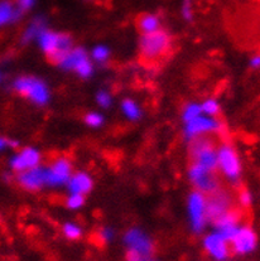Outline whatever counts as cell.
<instances>
[{
    "mask_svg": "<svg viewBox=\"0 0 260 261\" xmlns=\"http://www.w3.org/2000/svg\"><path fill=\"white\" fill-rule=\"evenodd\" d=\"M96 100L97 103H99L101 108H109V106L111 105V96L105 91L99 92L96 96Z\"/></svg>",
    "mask_w": 260,
    "mask_h": 261,
    "instance_id": "f546056e",
    "label": "cell"
},
{
    "mask_svg": "<svg viewBox=\"0 0 260 261\" xmlns=\"http://www.w3.org/2000/svg\"><path fill=\"white\" fill-rule=\"evenodd\" d=\"M216 168L231 180H236L241 174V162L238 153L230 144H222L216 153Z\"/></svg>",
    "mask_w": 260,
    "mask_h": 261,
    "instance_id": "5b68a950",
    "label": "cell"
},
{
    "mask_svg": "<svg viewBox=\"0 0 260 261\" xmlns=\"http://www.w3.org/2000/svg\"><path fill=\"white\" fill-rule=\"evenodd\" d=\"M92 71H94V66H92L91 61L89 60V57L85 58L84 61H81V62L77 65V67L75 68L76 73H77L79 76H81L82 79H87V77L91 76Z\"/></svg>",
    "mask_w": 260,
    "mask_h": 261,
    "instance_id": "cb8c5ba5",
    "label": "cell"
},
{
    "mask_svg": "<svg viewBox=\"0 0 260 261\" xmlns=\"http://www.w3.org/2000/svg\"><path fill=\"white\" fill-rule=\"evenodd\" d=\"M41 161L42 155L37 149L24 148L10 159V167L13 170L20 173L38 167L41 164Z\"/></svg>",
    "mask_w": 260,
    "mask_h": 261,
    "instance_id": "4fadbf2b",
    "label": "cell"
},
{
    "mask_svg": "<svg viewBox=\"0 0 260 261\" xmlns=\"http://www.w3.org/2000/svg\"><path fill=\"white\" fill-rule=\"evenodd\" d=\"M121 110L129 120H138L142 115L139 106L133 100H124L123 103H121Z\"/></svg>",
    "mask_w": 260,
    "mask_h": 261,
    "instance_id": "44dd1931",
    "label": "cell"
},
{
    "mask_svg": "<svg viewBox=\"0 0 260 261\" xmlns=\"http://www.w3.org/2000/svg\"><path fill=\"white\" fill-rule=\"evenodd\" d=\"M239 221H240V216L238 212L230 210L226 214L220 216L217 220L214 221L215 226H216V232H219L222 238L230 242V240L238 230Z\"/></svg>",
    "mask_w": 260,
    "mask_h": 261,
    "instance_id": "2e32d148",
    "label": "cell"
},
{
    "mask_svg": "<svg viewBox=\"0 0 260 261\" xmlns=\"http://www.w3.org/2000/svg\"><path fill=\"white\" fill-rule=\"evenodd\" d=\"M259 65H260V57L259 56H255V57L251 60V66H253L254 68H258Z\"/></svg>",
    "mask_w": 260,
    "mask_h": 261,
    "instance_id": "8d00e7d4",
    "label": "cell"
},
{
    "mask_svg": "<svg viewBox=\"0 0 260 261\" xmlns=\"http://www.w3.org/2000/svg\"><path fill=\"white\" fill-rule=\"evenodd\" d=\"M36 0H17V8L20 13L32 9Z\"/></svg>",
    "mask_w": 260,
    "mask_h": 261,
    "instance_id": "d6a6232c",
    "label": "cell"
},
{
    "mask_svg": "<svg viewBox=\"0 0 260 261\" xmlns=\"http://www.w3.org/2000/svg\"><path fill=\"white\" fill-rule=\"evenodd\" d=\"M229 244L235 254L248 255L256 249L258 238L250 226H239Z\"/></svg>",
    "mask_w": 260,
    "mask_h": 261,
    "instance_id": "ba28073f",
    "label": "cell"
},
{
    "mask_svg": "<svg viewBox=\"0 0 260 261\" xmlns=\"http://www.w3.org/2000/svg\"><path fill=\"white\" fill-rule=\"evenodd\" d=\"M66 185H67L70 193H77L82 194V196H86L87 193H90L94 187L92 178L84 172H79L71 175Z\"/></svg>",
    "mask_w": 260,
    "mask_h": 261,
    "instance_id": "e0dca14e",
    "label": "cell"
},
{
    "mask_svg": "<svg viewBox=\"0 0 260 261\" xmlns=\"http://www.w3.org/2000/svg\"><path fill=\"white\" fill-rule=\"evenodd\" d=\"M39 47L49 57L52 62L57 63L61 58L72 48V39L68 34L56 33L44 28L37 37Z\"/></svg>",
    "mask_w": 260,
    "mask_h": 261,
    "instance_id": "7a4b0ae2",
    "label": "cell"
},
{
    "mask_svg": "<svg viewBox=\"0 0 260 261\" xmlns=\"http://www.w3.org/2000/svg\"><path fill=\"white\" fill-rule=\"evenodd\" d=\"M240 203L243 207H249L253 203V196L250 194V192L243 191L240 194Z\"/></svg>",
    "mask_w": 260,
    "mask_h": 261,
    "instance_id": "836d02e7",
    "label": "cell"
},
{
    "mask_svg": "<svg viewBox=\"0 0 260 261\" xmlns=\"http://www.w3.org/2000/svg\"><path fill=\"white\" fill-rule=\"evenodd\" d=\"M84 203H85V196H82V194H77V193H71L70 197L67 198V202H66L67 207L71 210L81 208V207L84 206Z\"/></svg>",
    "mask_w": 260,
    "mask_h": 261,
    "instance_id": "4316f807",
    "label": "cell"
},
{
    "mask_svg": "<svg viewBox=\"0 0 260 261\" xmlns=\"http://www.w3.org/2000/svg\"><path fill=\"white\" fill-rule=\"evenodd\" d=\"M231 201H230L229 194L225 192L217 190L214 193L210 194L207 198L206 197V214H207V221H215L226 214L231 210Z\"/></svg>",
    "mask_w": 260,
    "mask_h": 261,
    "instance_id": "7c38bea8",
    "label": "cell"
},
{
    "mask_svg": "<svg viewBox=\"0 0 260 261\" xmlns=\"http://www.w3.org/2000/svg\"><path fill=\"white\" fill-rule=\"evenodd\" d=\"M124 242L128 247V251L135 252L140 256H150L154 250L152 240L139 228H130L124 236Z\"/></svg>",
    "mask_w": 260,
    "mask_h": 261,
    "instance_id": "9c48e42d",
    "label": "cell"
},
{
    "mask_svg": "<svg viewBox=\"0 0 260 261\" xmlns=\"http://www.w3.org/2000/svg\"><path fill=\"white\" fill-rule=\"evenodd\" d=\"M201 111H202L203 115L215 118V116L219 115V113H220L219 102H217L216 100H214V98L206 100L205 102L201 103Z\"/></svg>",
    "mask_w": 260,
    "mask_h": 261,
    "instance_id": "603a6c76",
    "label": "cell"
},
{
    "mask_svg": "<svg viewBox=\"0 0 260 261\" xmlns=\"http://www.w3.org/2000/svg\"><path fill=\"white\" fill-rule=\"evenodd\" d=\"M113 238H114V231L111 230V228L105 227V228H101V230L99 231V239L101 242L111 241Z\"/></svg>",
    "mask_w": 260,
    "mask_h": 261,
    "instance_id": "1f68e13d",
    "label": "cell"
},
{
    "mask_svg": "<svg viewBox=\"0 0 260 261\" xmlns=\"http://www.w3.org/2000/svg\"><path fill=\"white\" fill-rule=\"evenodd\" d=\"M126 259H128V261H154L153 259H150V256L148 257L140 256V255L135 254V252H132V251H128Z\"/></svg>",
    "mask_w": 260,
    "mask_h": 261,
    "instance_id": "e575fe53",
    "label": "cell"
},
{
    "mask_svg": "<svg viewBox=\"0 0 260 261\" xmlns=\"http://www.w3.org/2000/svg\"><path fill=\"white\" fill-rule=\"evenodd\" d=\"M216 146L207 138L198 137L192 139V144H191L192 163L214 172L216 169Z\"/></svg>",
    "mask_w": 260,
    "mask_h": 261,
    "instance_id": "277c9868",
    "label": "cell"
},
{
    "mask_svg": "<svg viewBox=\"0 0 260 261\" xmlns=\"http://www.w3.org/2000/svg\"><path fill=\"white\" fill-rule=\"evenodd\" d=\"M203 247L209 252L210 256L214 257L216 261L227 260L230 255L229 241L222 238L216 231L206 236L203 240Z\"/></svg>",
    "mask_w": 260,
    "mask_h": 261,
    "instance_id": "5bb4252c",
    "label": "cell"
},
{
    "mask_svg": "<svg viewBox=\"0 0 260 261\" xmlns=\"http://www.w3.org/2000/svg\"><path fill=\"white\" fill-rule=\"evenodd\" d=\"M15 91L19 95L25 96L37 105H44L49 100V90L47 85L41 80L31 76H22L15 80L13 85Z\"/></svg>",
    "mask_w": 260,
    "mask_h": 261,
    "instance_id": "3957f363",
    "label": "cell"
},
{
    "mask_svg": "<svg viewBox=\"0 0 260 261\" xmlns=\"http://www.w3.org/2000/svg\"><path fill=\"white\" fill-rule=\"evenodd\" d=\"M200 115H202L201 105H198V103H190V105L186 106L185 111H183V120H185V122H187Z\"/></svg>",
    "mask_w": 260,
    "mask_h": 261,
    "instance_id": "d4e9b609",
    "label": "cell"
},
{
    "mask_svg": "<svg viewBox=\"0 0 260 261\" xmlns=\"http://www.w3.org/2000/svg\"><path fill=\"white\" fill-rule=\"evenodd\" d=\"M0 80H2V74H0Z\"/></svg>",
    "mask_w": 260,
    "mask_h": 261,
    "instance_id": "74e56055",
    "label": "cell"
},
{
    "mask_svg": "<svg viewBox=\"0 0 260 261\" xmlns=\"http://www.w3.org/2000/svg\"><path fill=\"white\" fill-rule=\"evenodd\" d=\"M224 129V124L211 116L200 115L191 121L186 122L185 135L187 139H195L198 137H205L210 133H220Z\"/></svg>",
    "mask_w": 260,
    "mask_h": 261,
    "instance_id": "8992f818",
    "label": "cell"
},
{
    "mask_svg": "<svg viewBox=\"0 0 260 261\" xmlns=\"http://www.w3.org/2000/svg\"><path fill=\"white\" fill-rule=\"evenodd\" d=\"M18 183L27 191H38L47 186L46 168L38 166L18 174Z\"/></svg>",
    "mask_w": 260,
    "mask_h": 261,
    "instance_id": "9a60e30c",
    "label": "cell"
},
{
    "mask_svg": "<svg viewBox=\"0 0 260 261\" xmlns=\"http://www.w3.org/2000/svg\"><path fill=\"white\" fill-rule=\"evenodd\" d=\"M20 17V12L17 7L12 4L10 2H0V27L9 24L14 20H17Z\"/></svg>",
    "mask_w": 260,
    "mask_h": 261,
    "instance_id": "d6986e66",
    "label": "cell"
},
{
    "mask_svg": "<svg viewBox=\"0 0 260 261\" xmlns=\"http://www.w3.org/2000/svg\"><path fill=\"white\" fill-rule=\"evenodd\" d=\"M188 215H190L192 230L196 233L202 232L206 222H207L205 194L198 191L191 193L190 198H188Z\"/></svg>",
    "mask_w": 260,
    "mask_h": 261,
    "instance_id": "52a82bcc",
    "label": "cell"
},
{
    "mask_svg": "<svg viewBox=\"0 0 260 261\" xmlns=\"http://www.w3.org/2000/svg\"><path fill=\"white\" fill-rule=\"evenodd\" d=\"M43 29H44V25H43V22H42V19H36L31 24V25L28 27V28H27L24 34H23V42H24V43H28L29 41H32V38H37L38 34L41 33Z\"/></svg>",
    "mask_w": 260,
    "mask_h": 261,
    "instance_id": "7402d4cb",
    "label": "cell"
},
{
    "mask_svg": "<svg viewBox=\"0 0 260 261\" xmlns=\"http://www.w3.org/2000/svg\"><path fill=\"white\" fill-rule=\"evenodd\" d=\"M17 142H12V140L7 139V138L0 137V151L5 150L7 148H12V146H17Z\"/></svg>",
    "mask_w": 260,
    "mask_h": 261,
    "instance_id": "d590c367",
    "label": "cell"
},
{
    "mask_svg": "<svg viewBox=\"0 0 260 261\" xmlns=\"http://www.w3.org/2000/svg\"><path fill=\"white\" fill-rule=\"evenodd\" d=\"M63 233L68 240H79L82 236V230L76 223L68 222L63 226Z\"/></svg>",
    "mask_w": 260,
    "mask_h": 261,
    "instance_id": "484cf974",
    "label": "cell"
},
{
    "mask_svg": "<svg viewBox=\"0 0 260 261\" xmlns=\"http://www.w3.org/2000/svg\"><path fill=\"white\" fill-rule=\"evenodd\" d=\"M138 28L142 34L153 33L161 29V22L154 14H143L138 18Z\"/></svg>",
    "mask_w": 260,
    "mask_h": 261,
    "instance_id": "ffe728a7",
    "label": "cell"
},
{
    "mask_svg": "<svg viewBox=\"0 0 260 261\" xmlns=\"http://www.w3.org/2000/svg\"><path fill=\"white\" fill-rule=\"evenodd\" d=\"M188 174H190V178L193 185H195V187L201 193L211 194L215 191L219 190L217 180L212 170H209L206 168L198 166V164L192 163Z\"/></svg>",
    "mask_w": 260,
    "mask_h": 261,
    "instance_id": "30bf717a",
    "label": "cell"
},
{
    "mask_svg": "<svg viewBox=\"0 0 260 261\" xmlns=\"http://www.w3.org/2000/svg\"><path fill=\"white\" fill-rule=\"evenodd\" d=\"M85 58H87V55L82 48H71V49L61 58L58 65H60L63 70L75 71V68L77 67L79 63L81 62V61H84Z\"/></svg>",
    "mask_w": 260,
    "mask_h": 261,
    "instance_id": "ac0fdd59",
    "label": "cell"
},
{
    "mask_svg": "<svg viewBox=\"0 0 260 261\" xmlns=\"http://www.w3.org/2000/svg\"><path fill=\"white\" fill-rule=\"evenodd\" d=\"M171 48V37L167 32L159 31L142 34L139 43L140 56L145 63H155L161 61Z\"/></svg>",
    "mask_w": 260,
    "mask_h": 261,
    "instance_id": "6da1fadb",
    "label": "cell"
},
{
    "mask_svg": "<svg viewBox=\"0 0 260 261\" xmlns=\"http://www.w3.org/2000/svg\"><path fill=\"white\" fill-rule=\"evenodd\" d=\"M109 56H110V50L105 46H97L92 49V58L96 62H105L109 58Z\"/></svg>",
    "mask_w": 260,
    "mask_h": 261,
    "instance_id": "83f0119b",
    "label": "cell"
},
{
    "mask_svg": "<svg viewBox=\"0 0 260 261\" xmlns=\"http://www.w3.org/2000/svg\"><path fill=\"white\" fill-rule=\"evenodd\" d=\"M47 186L66 185L72 175V164L67 158L55 159L51 166L46 168Z\"/></svg>",
    "mask_w": 260,
    "mask_h": 261,
    "instance_id": "8fae6325",
    "label": "cell"
},
{
    "mask_svg": "<svg viewBox=\"0 0 260 261\" xmlns=\"http://www.w3.org/2000/svg\"><path fill=\"white\" fill-rule=\"evenodd\" d=\"M182 14L185 19H192V0H183Z\"/></svg>",
    "mask_w": 260,
    "mask_h": 261,
    "instance_id": "4dcf8cb0",
    "label": "cell"
},
{
    "mask_svg": "<svg viewBox=\"0 0 260 261\" xmlns=\"http://www.w3.org/2000/svg\"><path fill=\"white\" fill-rule=\"evenodd\" d=\"M85 122H86L89 126L99 127L101 126L102 122H104V118L97 113H89L85 116Z\"/></svg>",
    "mask_w": 260,
    "mask_h": 261,
    "instance_id": "f1b7e54d",
    "label": "cell"
}]
</instances>
